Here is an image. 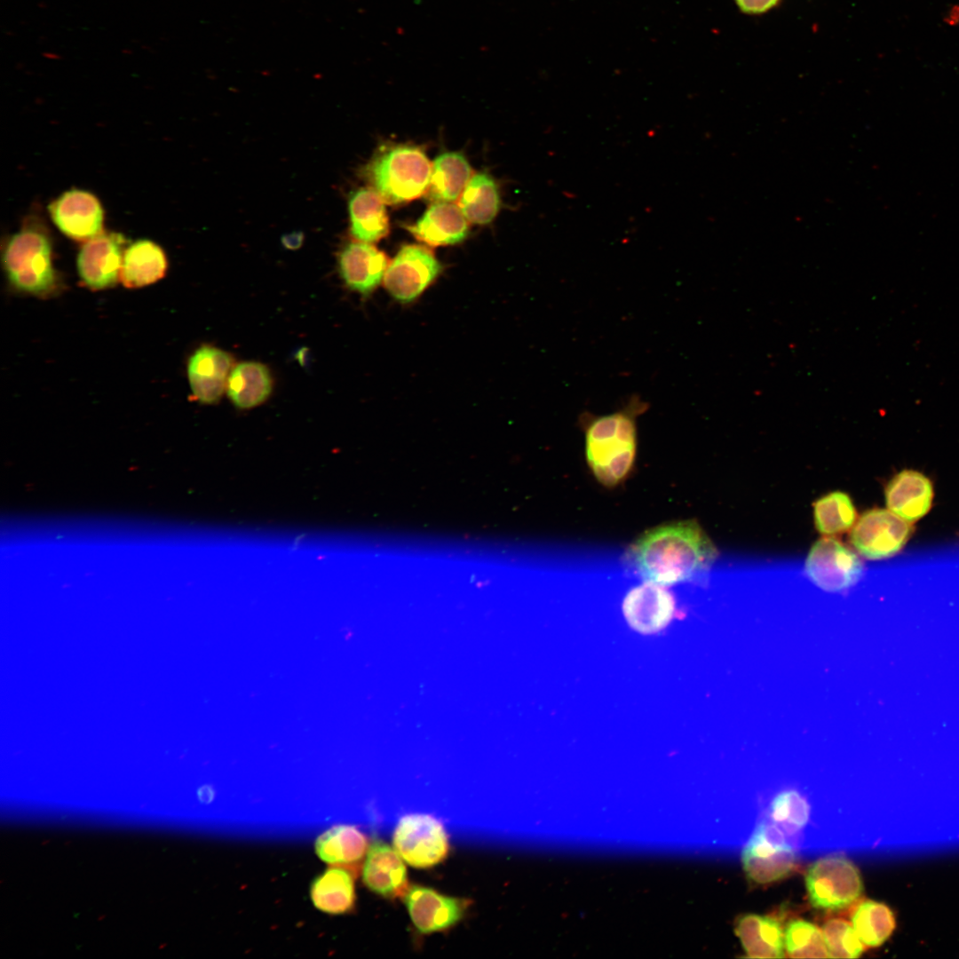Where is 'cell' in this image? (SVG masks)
<instances>
[{"label":"cell","mask_w":959,"mask_h":959,"mask_svg":"<svg viewBox=\"0 0 959 959\" xmlns=\"http://www.w3.org/2000/svg\"><path fill=\"white\" fill-rule=\"evenodd\" d=\"M630 555L646 582L665 587L705 575L717 550L700 526L683 521L647 531L633 543Z\"/></svg>","instance_id":"cell-1"},{"label":"cell","mask_w":959,"mask_h":959,"mask_svg":"<svg viewBox=\"0 0 959 959\" xmlns=\"http://www.w3.org/2000/svg\"><path fill=\"white\" fill-rule=\"evenodd\" d=\"M646 408V403L633 397L622 409L588 420L586 458L603 485L615 486L631 470L637 449L636 417Z\"/></svg>","instance_id":"cell-2"},{"label":"cell","mask_w":959,"mask_h":959,"mask_svg":"<svg viewBox=\"0 0 959 959\" xmlns=\"http://www.w3.org/2000/svg\"><path fill=\"white\" fill-rule=\"evenodd\" d=\"M2 261L10 284L18 291L49 297L59 291V279L52 260L47 231L37 219H30L11 236Z\"/></svg>","instance_id":"cell-3"},{"label":"cell","mask_w":959,"mask_h":959,"mask_svg":"<svg viewBox=\"0 0 959 959\" xmlns=\"http://www.w3.org/2000/svg\"><path fill=\"white\" fill-rule=\"evenodd\" d=\"M432 165L424 153L410 145L381 148L363 170L365 178L388 204H400L426 193Z\"/></svg>","instance_id":"cell-4"},{"label":"cell","mask_w":959,"mask_h":959,"mask_svg":"<svg viewBox=\"0 0 959 959\" xmlns=\"http://www.w3.org/2000/svg\"><path fill=\"white\" fill-rule=\"evenodd\" d=\"M805 886L811 904L823 910L848 907L863 891L857 867L842 855H828L814 861L806 871Z\"/></svg>","instance_id":"cell-5"},{"label":"cell","mask_w":959,"mask_h":959,"mask_svg":"<svg viewBox=\"0 0 959 959\" xmlns=\"http://www.w3.org/2000/svg\"><path fill=\"white\" fill-rule=\"evenodd\" d=\"M741 862L750 880L765 884L787 876L795 866L796 855L787 836L767 821L753 832L742 851Z\"/></svg>","instance_id":"cell-6"},{"label":"cell","mask_w":959,"mask_h":959,"mask_svg":"<svg viewBox=\"0 0 959 959\" xmlns=\"http://www.w3.org/2000/svg\"><path fill=\"white\" fill-rule=\"evenodd\" d=\"M396 852L415 868H429L444 860L448 852V840L443 825L428 814L402 817L393 833Z\"/></svg>","instance_id":"cell-7"},{"label":"cell","mask_w":959,"mask_h":959,"mask_svg":"<svg viewBox=\"0 0 959 959\" xmlns=\"http://www.w3.org/2000/svg\"><path fill=\"white\" fill-rule=\"evenodd\" d=\"M805 573L812 583L827 591L844 590L860 579L862 564L841 542L829 537L817 541L806 561Z\"/></svg>","instance_id":"cell-8"},{"label":"cell","mask_w":959,"mask_h":959,"mask_svg":"<svg viewBox=\"0 0 959 959\" xmlns=\"http://www.w3.org/2000/svg\"><path fill=\"white\" fill-rule=\"evenodd\" d=\"M440 271V266L431 250L408 244L403 246L388 265L384 283L394 298L408 303L416 298Z\"/></svg>","instance_id":"cell-9"},{"label":"cell","mask_w":959,"mask_h":959,"mask_svg":"<svg viewBox=\"0 0 959 959\" xmlns=\"http://www.w3.org/2000/svg\"><path fill=\"white\" fill-rule=\"evenodd\" d=\"M910 535L907 520L891 511L875 509L865 512L855 524L851 543L868 559H881L897 553Z\"/></svg>","instance_id":"cell-10"},{"label":"cell","mask_w":959,"mask_h":959,"mask_svg":"<svg viewBox=\"0 0 959 959\" xmlns=\"http://www.w3.org/2000/svg\"><path fill=\"white\" fill-rule=\"evenodd\" d=\"M124 243L122 234L103 231L84 242L77 256V270L88 288L105 289L117 283Z\"/></svg>","instance_id":"cell-11"},{"label":"cell","mask_w":959,"mask_h":959,"mask_svg":"<svg viewBox=\"0 0 959 959\" xmlns=\"http://www.w3.org/2000/svg\"><path fill=\"white\" fill-rule=\"evenodd\" d=\"M622 613L632 630L652 635L663 630L675 619L677 607L673 595L664 586L646 582L626 594Z\"/></svg>","instance_id":"cell-12"},{"label":"cell","mask_w":959,"mask_h":959,"mask_svg":"<svg viewBox=\"0 0 959 959\" xmlns=\"http://www.w3.org/2000/svg\"><path fill=\"white\" fill-rule=\"evenodd\" d=\"M52 221L69 238L86 242L102 232L103 210L91 194L73 189L49 206Z\"/></svg>","instance_id":"cell-13"},{"label":"cell","mask_w":959,"mask_h":959,"mask_svg":"<svg viewBox=\"0 0 959 959\" xmlns=\"http://www.w3.org/2000/svg\"><path fill=\"white\" fill-rule=\"evenodd\" d=\"M409 916L423 933L443 931L461 920L468 907V900L452 898L436 891L413 885L402 896Z\"/></svg>","instance_id":"cell-14"},{"label":"cell","mask_w":959,"mask_h":959,"mask_svg":"<svg viewBox=\"0 0 959 959\" xmlns=\"http://www.w3.org/2000/svg\"><path fill=\"white\" fill-rule=\"evenodd\" d=\"M234 366L232 354L212 345L194 352L187 363V376L193 397L202 404H214L222 397Z\"/></svg>","instance_id":"cell-15"},{"label":"cell","mask_w":959,"mask_h":959,"mask_svg":"<svg viewBox=\"0 0 959 959\" xmlns=\"http://www.w3.org/2000/svg\"><path fill=\"white\" fill-rule=\"evenodd\" d=\"M337 263L345 285L361 295H369L379 285L388 266L383 251L369 242L354 240L342 248Z\"/></svg>","instance_id":"cell-16"},{"label":"cell","mask_w":959,"mask_h":959,"mask_svg":"<svg viewBox=\"0 0 959 959\" xmlns=\"http://www.w3.org/2000/svg\"><path fill=\"white\" fill-rule=\"evenodd\" d=\"M362 881L369 890L386 898L402 897L409 887L401 857L379 840L369 845L362 866Z\"/></svg>","instance_id":"cell-17"},{"label":"cell","mask_w":959,"mask_h":959,"mask_svg":"<svg viewBox=\"0 0 959 959\" xmlns=\"http://www.w3.org/2000/svg\"><path fill=\"white\" fill-rule=\"evenodd\" d=\"M467 221L457 204L435 202L408 229L417 240L430 246L449 245L466 237Z\"/></svg>","instance_id":"cell-18"},{"label":"cell","mask_w":959,"mask_h":959,"mask_svg":"<svg viewBox=\"0 0 959 959\" xmlns=\"http://www.w3.org/2000/svg\"><path fill=\"white\" fill-rule=\"evenodd\" d=\"M932 496L930 480L913 471H904L897 474L885 490L890 511L907 522L915 521L928 512Z\"/></svg>","instance_id":"cell-19"},{"label":"cell","mask_w":959,"mask_h":959,"mask_svg":"<svg viewBox=\"0 0 959 959\" xmlns=\"http://www.w3.org/2000/svg\"><path fill=\"white\" fill-rule=\"evenodd\" d=\"M350 234L354 241L378 242L389 232V220L381 196L371 187L353 191L348 202Z\"/></svg>","instance_id":"cell-20"},{"label":"cell","mask_w":959,"mask_h":959,"mask_svg":"<svg viewBox=\"0 0 959 959\" xmlns=\"http://www.w3.org/2000/svg\"><path fill=\"white\" fill-rule=\"evenodd\" d=\"M368 849L366 836L351 825L334 826L315 841V852L321 860L331 866L348 868L357 873Z\"/></svg>","instance_id":"cell-21"},{"label":"cell","mask_w":959,"mask_h":959,"mask_svg":"<svg viewBox=\"0 0 959 959\" xmlns=\"http://www.w3.org/2000/svg\"><path fill=\"white\" fill-rule=\"evenodd\" d=\"M356 874L345 867L330 866L312 883L310 897L314 907L331 915L352 910L355 904Z\"/></svg>","instance_id":"cell-22"},{"label":"cell","mask_w":959,"mask_h":959,"mask_svg":"<svg viewBox=\"0 0 959 959\" xmlns=\"http://www.w3.org/2000/svg\"><path fill=\"white\" fill-rule=\"evenodd\" d=\"M735 932L748 957L781 958L784 955V931L773 917L748 914L741 916Z\"/></svg>","instance_id":"cell-23"},{"label":"cell","mask_w":959,"mask_h":959,"mask_svg":"<svg viewBox=\"0 0 959 959\" xmlns=\"http://www.w3.org/2000/svg\"><path fill=\"white\" fill-rule=\"evenodd\" d=\"M167 265L159 245L149 240H139L124 250L120 281L130 289L152 284L164 276Z\"/></svg>","instance_id":"cell-24"},{"label":"cell","mask_w":959,"mask_h":959,"mask_svg":"<svg viewBox=\"0 0 959 959\" xmlns=\"http://www.w3.org/2000/svg\"><path fill=\"white\" fill-rule=\"evenodd\" d=\"M273 378L269 369L258 361L234 364L226 384L230 400L239 408H251L269 397Z\"/></svg>","instance_id":"cell-25"},{"label":"cell","mask_w":959,"mask_h":959,"mask_svg":"<svg viewBox=\"0 0 959 959\" xmlns=\"http://www.w3.org/2000/svg\"><path fill=\"white\" fill-rule=\"evenodd\" d=\"M471 178L472 168L462 154L443 153L433 161L426 191L428 198L434 202H453L458 200Z\"/></svg>","instance_id":"cell-26"},{"label":"cell","mask_w":959,"mask_h":959,"mask_svg":"<svg viewBox=\"0 0 959 959\" xmlns=\"http://www.w3.org/2000/svg\"><path fill=\"white\" fill-rule=\"evenodd\" d=\"M457 205L469 222L478 225L490 223L500 207L496 183L487 173L472 175L459 196Z\"/></svg>","instance_id":"cell-27"},{"label":"cell","mask_w":959,"mask_h":959,"mask_svg":"<svg viewBox=\"0 0 959 959\" xmlns=\"http://www.w3.org/2000/svg\"><path fill=\"white\" fill-rule=\"evenodd\" d=\"M851 923L866 947L881 946L892 933L895 918L884 904L864 900L852 911Z\"/></svg>","instance_id":"cell-28"},{"label":"cell","mask_w":959,"mask_h":959,"mask_svg":"<svg viewBox=\"0 0 959 959\" xmlns=\"http://www.w3.org/2000/svg\"><path fill=\"white\" fill-rule=\"evenodd\" d=\"M813 517L820 533L833 535L844 533L854 524L856 511L850 497L836 491L824 495L814 503Z\"/></svg>","instance_id":"cell-29"},{"label":"cell","mask_w":959,"mask_h":959,"mask_svg":"<svg viewBox=\"0 0 959 959\" xmlns=\"http://www.w3.org/2000/svg\"><path fill=\"white\" fill-rule=\"evenodd\" d=\"M784 950L791 958H829L822 931L815 924L794 920L784 931Z\"/></svg>","instance_id":"cell-30"},{"label":"cell","mask_w":959,"mask_h":959,"mask_svg":"<svg viewBox=\"0 0 959 959\" xmlns=\"http://www.w3.org/2000/svg\"><path fill=\"white\" fill-rule=\"evenodd\" d=\"M810 807L805 798L790 789L778 794L771 802L770 821L786 836L800 831L808 822Z\"/></svg>","instance_id":"cell-31"},{"label":"cell","mask_w":959,"mask_h":959,"mask_svg":"<svg viewBox=\"0 0 959 959\" xmlns=\"http://www.w3.org/2000/svg\"><path fill=\"white\" fill-rule=\"evenodd\" d=\"M821 931L832 958H857L866 948L852 923L843 918L828 919Z\"/></svg>","instance_id":"cell-32"},{"label":"cell","mask_w":959,"mask_h":959,"mask_svg":"<svg viewBox=\"0 0 959 959\" xmlns=\"http://www.w3.org/2000/svg\"><path fill=\"white\" fill-rule=\"evenodd\" d=\"M780 0H735L739 8L745 13H764L774 7Z\"/></svg>","instance_id":"cell-33"},{"label":"cell","mask_w":959,"mask_h":959,"mask_svg":"<svg viewBox=\"0 0 959 959\" xmlns=\"http://www.w3.org/2000/svg\"><path fill=\"white\" fill-rule=\"evenodd\" d=\"M305 234L303 232L295 231L285 234L281 238V245L290 250H298L304 243Z\"/></svg>","instance_id":"cell-34"}]
</instances>
